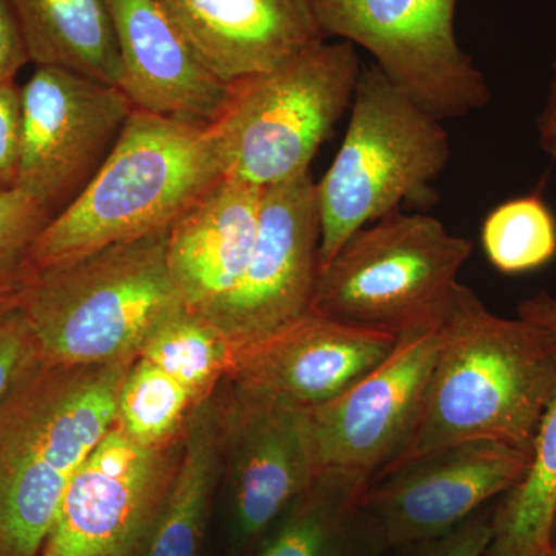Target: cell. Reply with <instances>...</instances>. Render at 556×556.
Here are the masks:
<instances>
[{"mask_svg":"<svg viewBox=\"0 0 556 556\" xmlns=\"http://www.w3.org/2000/svg\"><path fill=\"white\" fill-rule=\"evenodd\" d=\"M262 195L257 186L223 175L167 230V268L189 309H206L243 277L257 241Z\"/></svg>","mask_w":556,"mask_h":556,"instance_id":"18","label":"cell"},{"mask_svg":"<svg viewBox=\"0 0 556 556\" xmlns=\"http://www.w3.org/2000/svg\"><path fill=\"white\" fill-rule=\"evenodd\" d=\"M350 124L334 161L316 182L318 270L357 230L430 200L450 161L448 131L372 62L358 73Z\"/></svg>","mask_w":556,"mask_h":556,"instance_id":"5","label":"cell"},{"mask_svg":"<svg viewBox=\"0 0 556 556\" xmlns=\"http://www.w3.org/2000/svg\"><path fill=\"white\" fill-rule=\"evenodd\" d=\"M481 244L490 265L506 276L544 268L556 257V218L536 193L515 197L489 212Z\"/></svg>","mask_w":556,"mask_h":556,"instance_id":"24","label":"cell"},{"mask_svg":"<svg viewBox=\"0 0 556 556\" xmlns=\"http://www.w3.org/2000/svg\"><path fill=\"white\" fill-rule=\"evenodd\" d=\"M135 358L94 367L40 358L3 399L0 556L42 554L70 481L116 422Z\"/></svg>","mask_w":556,"mask_h":556,"instance_id":"2","label":"cell"},{"mask_svg":"<svg viewBox=\"0 0 556 556\" xmlns=\"http://www.w3.org/2000/svg\"><path fill=\"white\" fill-rule=\"evenodd\" d=\"M208 68L228 84L325 42L309 0H159Z\"/></svg>","mask_w":556,"mask_h":556,"instance_id":"17","label":"cell"},{"mask_svg":"<svg viewBox=\"0 0 556 556\" xmlns=\"http://www.w3.org/2000/svg\"><path fill=\"white\" fill-rule=\"evenodd\" d=\"M21 109L16 188L54 218L101 169L134 105L118 86L38 65L21 87Z\"/></svg>","mask_w":556,"mask_h":556,"instance_id":"9","label":"cell"},{"mask_svg":"<svg viewBox=\"0 0 556 556\" xmlns=\"http://www.w3.org/2000/svg\"><path fill=\"white\" fill-rule=\"evenodd\" d=\"M371 482L362 471L321 470L257 556H354V518Z\"/></svg>","mask_w":556,"mask_h":556,"instance_id":"22","label":"cell"},{"mask_svg":"<svg viewBox=\"0 0 556 556\" xmlns=\"http://www.w3.org/2000/svg\"><path fill=\"white\" fill-rule=\"evenodd\" d=\"M518 317L548 329L556 334V298L548 292H538L518 305Z\"/></svg>","mask_w":556,"mask_h":556,"instance_id":"32","label":"cell"},{"mask_svg":"<svg viewBox=\"0 0 556 556\" xmlns=\"http://www.w3.org/2000/svg\"><path fill=\"white\" fill-rule=\"evenodd\" d=\"M471 251L438 218L393 212L357 230L318 270L309 313L393 336L438 324Z\"/></svg>","mask_w":556,"mask_h":556,"instance_id":"7","label":"cell"},{"mask_svg":"<svg viewBox=\"0 0 556 556\" xmlns=\"http://www.w3.org/2000/svg\"><path fill=\"white\" fill-rule=\"evenodd\" d=\"M552 547H554V554H556V517L554 525V535H552Z\"/></svg>","mask_w":556,"mask_h":556,"instance_id":"34","label":"cell"},{"mask_svg":"<svg viewBox=\"0 0 556 556\" xmlns=\"http://www.w3.org/2000/svg\"><path fill=\"white\" fill-rule=\"evenodd\" d=\"M493 533V511L478 510L433 540L417 544L412 556H484Z\"/></svg>","mask_w":556,"mask_h":556,"instance_id":"28","label":"cell"},{"mask_svg":"<svg viewBox=\"0 0 556 556\" xmlns=\"http://www.w3.org/2000/svg\"><path fill=\"white\" fill-rule=\"evenodd\" d=\"M22 292H24V289L20 292H13V294L0 295V316L21 305Z\"/></svg>","mask_w":556,"mask_h":556,"instance_id":"33","label":"cell"},{"mask_svg":"<svg viewBox=\"0 0 556 556\" xmlns=\"http://www.w3.org/2000/svg\"><path fill=\"white\" fill-rule=\"evenodd\" d=\"M118 46V87L135 110L211 126L232 84L215 75L159 0H105Z\"/></svg>","mask_w":556,"mask_h":556,"instance_id":"16","label":"cell"},{"mask_svg":"<svg viewBox=\"0 0 556 556\" xmlns=\"http://www.w3.org/2000/svg\"><path fill=\"white\" fill-rule=\"evenodd\" d=\"M181 441L139 444L113 424L70 481L40 556H135L148 543Z\"/></svg>","mask_w":556,"mask_h":556,"instance_id":"10","label":"cell"},{"mask_svg":"<svg viewBox=\"0 0 556 556\" xmlns=\"http://www.w3.org/2000/svg\"><path fill=\"white\" fill-rule=\"evenodd\" d=\"M530 456L532 450L496 441L453 445L372 481L361 510L382 546H417L507 493Z\"/></svg>","mask_w":556,"mask_h":556,"instance_id":"13","label":"cell"},{"mask_svg":"<svg viewBox=\"0 0 556 556\" xmlns=\"http://www.w3.org/2000/svg\"><path fill=\"white\" fill-rule=\"evenodd\" d=\"M200 404L189 388L137 357L121 387L116 424L139 444L156 447L181 437L186 419Z\"/></svg>","mask_w":556,"mask_h":556,"instance_id":"25","label":"cell"},{"mask_svg":"<svg viewBox=\"0 0 556 556\" xmlns=\"http://www.w3.org/2000/svg\"><path fill=\"white\" fill-rule=\"evenodd\" d=\"M361 68L353 43L325 40L233 83L228 104L208 126L223 175L266 189L308 174L350 110Z\"/></svg>","mask_w":556,"mask_h":556,"instance_id":"6","label":"cell"},{"mask_svg":"<svg viewBox=\"0 0 556 556\" xmlns=\"http://www.w3.org/2000/svg\"><path fill=\"white\" fill-rule=\"evenodd\" d=\"M325 38L361 46L438 119L484 109L492 91L456 39L457 0H309Z\"/></svg>","mask_w":556,"mask_h":556,"instance_id":"8","label":"cell"},{"mask_svg":"<svg viewBox=\"0 0 556 556\" xmlns=\"http://www.w3.org/2000/svg\"><path fill=\"white\" fill-rule=\"evenodd\" d=\"M27 62L30 56L13 7L10 0H0V86L14 83Z\"/></svg>","mask_w":556,"mask_h":556,"instance_id":"30","label":"cell"},{"mask_svg":"<svg viewBox=\"0 0 556 556\" xmlns=\"http://www.w3.org/2000/svg\"><path fill=\"white\" fill-rule=\"evenodd\" d=\"M167 232L101 249L33 273L22 292L39 356L94 367L138 356L152 332L185 308L166 262Z\"/></svg>","mask_w":556,"mask_h":556,"instance_id":"4","label":"cell"},{"mask_svg":"<svg viewBox=\"0 0 556 556\" xmlns=\"http://www.w3.org/2000/svg\"><path fill=\"white\" fill-rule=\"evenodd\" d=\"M552 556H556V554H552Z\"/></svg>","mask_w":556,"mask_h":556,"instance_id":"35","label":"cell"},{"mask_svg":"<svg viewBox=\"0 0 556 556\" xmlns=\"http://www.w3.org/2000/svg\"><path fill=\"white\" fill-rule=\"evenodd\" d=\"M556 387V334L496 316L459 283L439 327L437 362L404 448L376 479L471 441L532 450Z\"/></svg>","mask_w":556,"mask_h":556,"instance_id":"1","label":"cell"},{"mask_svg":"<svg viewBox=\"0 0 556 556\" xmlns=\"http://www.w3.org/2000/svg\"><path fill=\"white\" fill-rule=\"evenodd\" d=\"M39 361L38 345L21 305L0 316V404Z\"/></svg>","mask_w":556,"mask_h":556,"instance_id":"27","label":"cell"},{"mask_svg":"<svg viewBox=\"0 0 556 556\" xmlns=\"http://www.w3.org/2000/svg\"><path fill=\"white\" fill-rule=\"evenodd\" d=\"M51 215L24 190H0V295L27 287L33 248Z\"/></svg>","mask_w":556,"mask_h":556,"instance_id":"26","label":"cell"},{"mask_svg":"<svg viewBox=\"0 0 556 556\" xmlns=\"http://www.w3.org/2000/svg\"><path fill=\"white\" fill-rule=\"evenodd\" d=\"M223 401L215 396L190 412L174 479L142 556H197L208 500L225 457Z\"/></svg>","mask_w":556,"mask_h":556,"instance_id":"19","label":"cell"},{"mask_svg":"<svg viewBox=\"0 0 556 556\" xmlns=\"http://www.w3.org/2000/svg\"><path fill=\"white\" fill-rule=\"evenodd\" d=\"M223 401L225 457L241 535L269 529L316 481L308 409L230 383Z\"/></svg>","mask_w":556,"mask_h":556,"instance_id":"14","label":"cell"},{"mask_svg":"<svg viewBox=\"0 0 556 556\" xmlns=\"http://www.w3.org/2000/svg\"><path fill=\"white\" fill-rule=\"evenodd\" d=\"M137 357L166 371L203 402L228 379L236 351L206 318L185 306L152 332Z\"/></svg>","mask_w":556,"mask_h":556,"instance_id":"23","label":"cell"},{"mask_svg":"<svg viewBox=\"0 0 556 556\" xmlns=\"http://www.w3.org/2000/svg\"><path fill=\"white\" fill-rule=\"evenodd\" d=\"M396 342L397 336L308 313L269 339L237 351L228 380L313 409L364 378Z\"/></svg>","mask_w":556,"mask_h":556,"instance_id":"15","label":"cell"},{"mask_svg":"<svg viewBox=\"0 0 556 556\" xmlns=\"http://www.w3.org/2000/svg\"><path fill=\"white\" fill-rule=\"evenodd\" d=\"M30 61L118 86V46L105 0H10Z\"/></svg>","mask_w":556,"mask_h":556,"instance_id":"20","label":"cell"},{"mask_svg":"<svg viewBox=\"0 0 556 556\" xmlns=\"http://www.w3.org/2000/svg\"><path fill=\"white\" fill-rule=\"evenodd\" d=\"M22 109L21 87L0 86V190L14 189L20 177Z\"/></svg>","mask_w":556,"mask_h":556,"instance_id":"29","label":"cell"},{"mask_svg":"<svg viewBox=\"0 0 556 556\" xmlns=\"http://www.w3.org/2000/svg\"><path fill=\"white\" fill-rule=\"evenodd\" d=\"M540 148L556 161V60L552 64V79L548 84L546 102L536 118Z\"/></svg>","mask_w":556,"mask_h":556,"instance_id":"31","label":"cell"},{"mask_svg":"<svg viewBox=\"0 0 556 556\" xmlns=\"http://www.w3.org/2000/svg\"><path fill=\"white\" fill-rule=\"evenodd\" d=\"M556 517V387L538 426L521 479L493 511L484 556H552Z\"/></svg>","mask_w":556,"mask_h":556,"instance_id":"21","label":"cell"},{"mask_svg":"<svg viewBox=\"0 0 556 556\" xmlns=\"http://www.w3.org/2000/svg\"><path fill=\"white\" fill-rule=\"evenodd\" d=\"M441 321L401 332L364 378L308 409L318 471L339 468L375 479L404 448L437 362Z\"/></svg>","mask_w":556,"mask_h":556,"instance_id":"12","label":"cell"},{"mask_svg":"<svg viewBox=\"0 0 556 556\" xmlns=\"http://www.w3.org/2000/svg\"><path fill=\"white\" fill-rule=\"evenodd\" d=\"M320 225L311 174L263 189L257 241L247 270L225 298L200 316L233 351L283 331L311 309Z\"/></svg>","mask_w":556,"mask_h":556,"instance_id":"11","label":"cell"},{"mask_svg":"<svg viewBox=\"0 0 556 556\" xmlns=\"http://www.w3.org/2000/svg\"><path fill=\"white\" fill-rule=\"evenodd\" d=\"M222 177L208 126L131 110L101 169L40 233L33 273L167 232Z\"/></svg>","mask_w":556,"mask_h":556,"instance_id":"3","label":"cell"}]
</instances>
